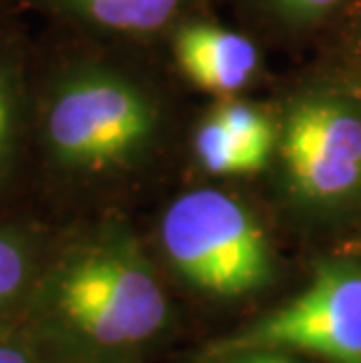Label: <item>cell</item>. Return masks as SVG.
<instances>
[{
  "mask_svg": "<svg viewBox=\"0 0 361 363\" xmlns=\"http://www.w3.org/2000/svg\"><path fill=\"white\" fill-rule=\"evenodd\" d=\"M73 24L111 35L145 38L165 30L190 0H40Z\"/></svg>",
  "mask_w": 361,
  "mask_h": 363,
  "instance_id": "obj_8",
  "label": "cell"
},
{
  "mask_svg": "<svg viewBox=\"0 0 361 363\" xmlns=\"http://www.w3.org/2000/svg\"><path fill=\"white\" fill-rule=\"evenodd\" d=\"M176 64L199 89L230 94L258 68V50L249 38L211 24H186L174 38Z\"/></svg>",
  "mask_w": 361,
  "mask_h": 363,
  "instance_id": "obj_7",
  "label": "cell"
},
{
  "mask_svg": "<svg viewBox=\"0 0 361 363\" xmlns=\"http://www.w3.org/2000/svg\"><path fill=\"white\" fill-rule=\"evenodd\" d=\"M160 122V106L143 84L111 66L73 61L43 87L30 129L57 174L96 179L139 164Z\"/></svg>",
  "mask_w": 361,
  "mask_h": 363,
  "instance_id": "obj_2",
  "label": "cell"
},
{
  "mask_svg": "<svg viewBox=\"0 0 361 363\" xmlns=\"http://www.w3.org/2000/svg\"><path fill=\"white\" fill-rule=\"evenodd\" d=\"M160 244L183 281L209 296H244L272 277L263 230L221 190L199 188L176 197L160 220Z\"/></svg>",
  "mask_w": 361,
  "mask_h": 363,
  "instance_id": "obj_3",
  "label": "cell"
},
{
  "mask_svg": "<svg viewBox=\"0 0 361 363\" xmlns=\"http://www.w3.org/2000/svg\"><path fill=\"white\" fill-rule=\"evenodd\" d=\"M279 152L307 202H338L361 188V111L343 96L310 94L291 106Z\"/></svg>",
  "mask_w": 361,
  "mask_h": 363,
  "instance_id": "obj_5",
  "label": "cell"
},
{
  "mask_svg": "<svg viewBox=\"0 0 361 363\" xmlns=\"http://www.w3.org/2000/svg\"><path fill=\"white\" fill-rule=\"evenodd\" d=\"M226 363H294L287 357H279L274 350H253V352H240L233 357L223 359Z\"/></svg>",
  "mask_w": 361,
  "mask_h": 363,
  "instance_id": "obj_13",
  "label": "cell"
},
{
  "mask_svg": "<svg viewBox=\"0 0 361 363\" xmlns=\"http://www.w3.org/2000/svg\"><path fill=\"white\" fill-rule=\"evenodd\" d=\"M270 120L253 106L226 101L199 122L195 157L213 176H247L260 172L274 150Z\"/></svg>",
  "mask_w": 361,
  "mask_h": 363,
  "instance_id": "obj_6",
  "label": "cell"
},
{
  "mask_svg": "<svg viewBox=\"0 0 361 363\" xmlns=\"http://www.w3.org/2000/svg\"><path fill=\"white\" fill-rule=\"evenodd\" d=\"M0 363H50L43 352L14 326H0Z\"/></svg>",
  "mask_w": 361,
  "mask_h": 363,
  "instance_id": "obj_12",
  "label": "cell"
},
{
  "mask_svg": "<svg viewBox=\"0 0 361 363\" xmlns=\"http://www.w3.org/2000/svg\"><path fill=\"white\" fill-rule=\"evenodd\" d=\"M45 249L40 230L0 223V326H14L40 277Z\"/></svg>",
  "mask_w": 361,
  "mask_h": 363,
  "instance_id": "obj_9",
  "label": "cell"
},
{
  "mask_svg": "<svg viewBox=\"0 0 361 363\" xmlns=\"http://www.w3.org/2000/svg\"><path fill=\"white\" fill-rule=\"evenodd\" d=\"M253 350H296L328 363H361V269L321 265L303 293L209 354L226 359Z\"/></svg>",
  "mask_w": 361,
  "mask_h": 363,
  "instance_id": "obj_4",
  "label": "cell"
},
{
  "mask_svg": "<svg viewBox=\"0 0 361 363\" xmlns=\"http://www.w3.org/2000/svg\"><path fill=\"white\" fill-rule=\"evenodd\" d=\"M33 120L26 68L19 52L0 43V190L12 179Z\"/></svg>",
  "mask_w": 361,
  "mask_h": 363,
  "instance_id": "obj_10",
  "label": "cell"
},
{
  "mask_svg": "<svg viewBox=\"0 0 361 363\" xmlns=\"http://www.w3.org/2000/svg\"><path fill=\"white\" fill-rule=\"evenodd\" d=\"M272 12L291 24H310L326 17L340 0H265Z\"/></svg>",
  "mask_w": 361,
  "mask_h": 363,
  "instance_id": "obj_11",
  "label": "cell"
},
{
  "mask_svg": "<svg viewBox=\"0 0 361 363\" xmlns=\"http://www.w3.org/2000/svg\"><path fill=\"white\" fill-rule=\"evenodd\" d=\"M169 323V300L139 239L109 220L48 251L14 328L50 363L132 357Z\"/></svg>",
  "mask_w": 361,
  "mask_h": 363,
  "instance_id": "obj_1",
  "label": "cell"
}]
</instances>
